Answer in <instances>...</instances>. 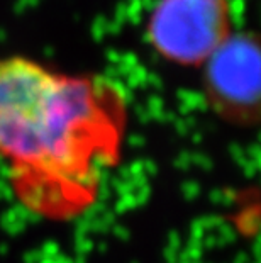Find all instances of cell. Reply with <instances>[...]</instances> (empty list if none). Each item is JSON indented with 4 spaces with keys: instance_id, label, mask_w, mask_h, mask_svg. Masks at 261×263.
<instances>
[{
    "instance_id": "obj_1",
    "label": "cell",
    "mask_w": 261,
    "mask_h": 263,
    "mask_svg": "<svg viewBox=\"0 0 261 263\" xmlns=\"http://www.w3.org/2000/svg\"><path fill=\"white\" fill-rule=\"evenodd\" d=\"M124 117L104 82L24 57L0 60V160L31 211L66 214L90 202L117 158Z\"/></svg>"
},
{
    "instance_id": "obj_2",
    "label": "cell",
    "mask_w": 261,
    "mask_h": 263,
    "mask_svg": "<svg viewBox=\"0 0 261 263\" xmlns=\"http://www.w3.org/2000/svg\"><path fill=\"white\" fill-rule=\"evenodd\" d=\"M231 34L229 0H159L148 21V39L175 65H204Z\"/></svg>"
},
{
    "instance_id": "obj_3",
    "label": "cell",
    "mask_w": 261,
    "mask_h": 263,
    "mask_svg": "<svg viewBox=\"0 0 261 263\" xmlns=\"http://www.w3.org/2000/svg\"><path fill=\"white\" fill-rule=\"evenodd\" d=\"M205 88L220 116L237 122L258 117L261 54L256 37L229 34L205 60Z\"/></svg>"
}]
</instances>
